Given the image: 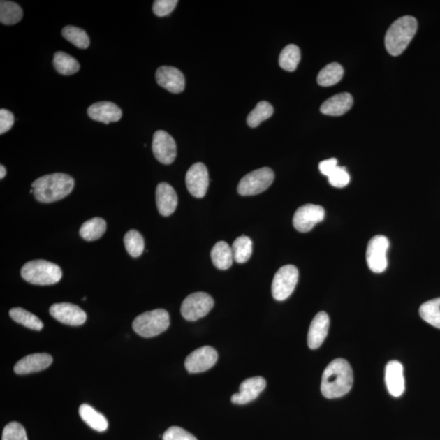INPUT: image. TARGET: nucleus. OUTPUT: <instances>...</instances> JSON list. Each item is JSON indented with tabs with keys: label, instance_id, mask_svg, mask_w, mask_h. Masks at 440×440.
Masks as SVG:
<instances>
[{
	"label": "nucleus",
	"instance_id": "obj_23",
	"mask_svg": "<svg viewBox=\"0 0 440 440\" xmlns=\"http://www.w3.org/2000/svg\"><path fill=\"white\" fill-rule=\"evenodd\" d=\"M210 256L214 265L219 270H228L233 265L232 247L227 242L221 241L215 244L210 252Z\"/></svg>",
	"mask_w": 440,
	"mask_h": 440
},
{
	"label": "nucleus",
	"instance_id": "obj_22",
	"mask_svg": "<svg viewBox=\"0 0 440 440\" xmlns=\"http://www.w3.org/2000/svg\"><path fill=\"white\" fill-rule=\"evenodd\" d=\"M353 98L349 93H340L330 98L321 107L322 114L330 116H341L351 110Z\"/></svg>",
	"mask_w": 440,
	"mask_h": 440
},
{
	"label": "nucleus",
	"instance_id": "obj_33",
	"mask_svg": "<svg viewBox=\"0 0 440 440\" xmlns=\"http://www.w3.org/2000/svg\"><path fill=\"white\" fill-rule=\"evenodd\" d=\"M273 107L267 101L258 102L256 108L249 112L247 117V124L249 127H257L263 121H265L273 115Z\"/></svg>",
	"mask_w": 440,
	"mask_h": 440
},
{
	"label": "nucleus",
	"instance_id": "obj_6",
	"mask_svg": "<svg viewBox=\"0 0 440 440\" xmlns=\"http://www.w3.org/2000/svg\"><path fill=\"white\" fill-rule=\"evenodd\" d=\"M275 175L269 168H263L244 175L240 181L237 191L242 196H253L264 192L273 183Z\"/></svg>",
	"mask_w": 440,
	"mask_h": 440
},
{
	"label": "nucleus",
	"instance_id": "obj_28",
	"mask_svg": "<svg viewBox=\"0 0 440 440\" xmlns=\"http://www.w3.org/2000/svg\"><path fill=\"white\" fill-rule=\"evenodd\" d=\"M54 67L62 75H72L80 71V63L75 58L64 52H57L53 58Z\"/></svg>",
	"mask_w": 440,
	"mask_h": 440
},
{
	"label": "nucleus",
	"instance_id": "obj_13",
	"mask_svg": "<svg viewBox=\"0 0 440 440\" xmlns=\"http://www.w3.org/2000/svg\"><path fill=\"white\" fill-rule=\"evenodd\" d=\"M152 149L156 160L165 165L173 163L177 154L175 140L161 130L155 132Z\"/></svg>",
	"mask_w": 440,
	"mask_h": 440
},
{
	"label": "nucleus",
	"instance_id": "obj_15",
	"mask_svg": "<svg viewBox=\"0 0 440 440\" xmlns=\"http://www.w3.org/2000/svg\"><path fill=\"white\" fill-rule=\"evenodd\" d=\"M267 381L262 376H254L244 380L239 388V393L232 396L235 404H247L256 399L259 394L266 388Z\"/></svg>",
	"mask_w": 440,
	"mask_h": 440
},
{
	"label": "nucleus",
	"instance_id": "obj_14",
	"mask_svg": "<svg viewBox=\"0 0 440 440\" xmlns=\"http://www.w3.org/2000/svg\"><path fill=\"white\" fill-rule=\"evenodd\" d=\"M185 182L191 195L197 198H203L207 193L209 186L207 166L202 163L193 164L186 174Z\"/></svg>",
	"mask_w": 440,
	"mask_h": 440
},
{
	"label": "nucleus",
	"instance_id": "obj_9",
	"mask_svg": "<svg viewBox=\"0 0 440 440\" xmlns=\"http://www.w3.org/2000/svg\"><path fill=\"white\" fill-rule=\"evenodd\" d=\"M389 244L388 239L383 235H378L370 239L367 247L366 261L372 272H383L388 267L386 252Z\"/></svg>",
	"mask_w": 440,
	"mask_h": 440
},
{
	"label": "nucleus",
	"instance_id": "obj_17",
	"mask_svg": "<svg viewBox=\"0 0 440 440\" xmlns=\"http://www.w3.org/2000/svg\"><path fill=\"white\" fill-rule=\"evenodd\" d=\"M330 328V317L325 311L317 313L312 320L307 335V344L311 349H319L327 337Z\"/></svg>",
	"mask_w": 440,
	"mask_h": 440
},
{
	"label": "nucleus",
	"instance_id": "obj_20",
	"mask_svg": "<svg viewBox=\"0 0 440 440\" xmlns=\"http://www.w3.org/2000/svg\"><path fill=\"white\" fill-rule=\"evenodd\" d=\"M52 355L47 353H36L24 356L14 366L17 374L23 375L46 369L52 363Z\"/></svg>",
	"mask_w": 440,
	"mask_h": 440
},
{
	"label": "nucleus",
	"instance_id": "obj_21",
	"mask_svg": "<svg viewBox=\"0 0 440 440\" xmlns=\"http://www.w3.org/2000/svg\"><path fill=\"white\" fill-rule=\"evenodd\" d=\"M156 203L160 214L169 217L178 205V197L175 189L168 183H160L156 189Z\"/></svg>",
	"mask_w": 440,
	"mask_h": 440
},
{
	"label": "nucleus",
	"instance_id": "obj_8",
	"mask_svg": "<svg viewBox=\"0 0 440 440\" xmlns=\"http://www.w3.org/2000/svg\"><path fill=\"white\" fill-rule=\"evenodd\" d=\"M212 296L204 292H196L185 298L181 306V314L186 321H195L208 314L214 307Z\"/></svg>",
	"mask_w": 440,
	"mask_h": 440
},
{
	"label": "nucleus",
	"instance_id": "obj_26",
	"mask_svg": "<svg viewBox=\"0 0 440 440\" xmlns=\"http://www.w3.org/2000/svg\"><path fill=\"white\" fill-rule=\"evenodd\" d=\"M9 316L12 319L29 329L41 331L43 328V323L38 317L32 314L22 307H14L9 311Z\"/></svg>",
	"mask_w": 440,
	"mask_h": 440
},
{
	"label": "nucleus",
	"instance_id": "obj_3",
	"mask_svg": "<svg viewBox=\"0 0 440 440\" xmlns=\"http://www.w3.org/2000/svg\"><path fill=\"white\" fill-rule=\"evenodd\" d=\"M418 31V21L412 16H404L396 20L388 29L385 37L386 50L391 56L402 53Z\"/></svg>",
	"mask_w": 440,
	"mask_h": 440
},
{
	"label": "nucleus",
	"instance_id": "obj_40",
	"mask_svg": "<svg viewBox=\"0 0 440 440\" xmlns=\"http://www.w3.org/2000/svg\"><path fill=\"white\" fill-rule=\"evenodd\" d=\"M15 119L12 112L2 109L0 110V135L6 133L11 130Z\"/></svg>",
	"mask_w": 440,
	"mask_h": 440
},
{
	"label": "nucleus",
	"instance_id": "obj_4",
	"mask_svg": "<svg viewBox=\"0 0 440 440\" xmlns=\"http://www.w3.org/2000/svg\"><path fill=\"white\" fill-rule=\"evenodd\" d=\"M24 281L37 286H52L61 281V268L43 259L29 261L24 264L21 270Z\"/></svg>",
	"mask_w": 440,
	"mask_h": 440
},
{
	"label": "nucleus",
	"instance_id": "obj_16",
	"mask_svg": "<svg viewBox=\"0 0 440 440\" xmlns=\"http://www.w3.org/2000/svg\"><path fill=\"white\" fill-rule=\"evenodd\" d=\"M156 80L159 85L175 94L182 92L185 87L183 73L175 67L161 66L156 72Z\"/></svg>",
	"mask_w": 440,
	"mask_h": 440
},
{
	"label": "nucleus",
	"instance_id": "obj_19",
	"mask_svg": "<svg viewBox=\"0 0 440 440\" xmlns=\"http://www.w3.org/2000/svg\"><path fill=\"white\" fill-rule=\"evenodd\" d=\"M87 115L93 120L109 124L110 122H119L122 119V112L115 103L101 101L88 108Z\"/></svg>",
	"mask_w": 440,
	"mask_h": 440
},
{
	"label": "nucleus",
	"instance_id": "obj_30",
	"mask_svg": "<svg viewBox=\"0 0 440 440\" xmlns=\"http://www.w3.org/2000/svg\"><path fill=\"white\" fill-rule=\"evenodd\" d=\"M419 314L428 324L440 329V298L424 302L420 307Z\"/></svg>",
	"mask_w": 440,
	"mask_h": 440
},
{
	"label": "nucleus",
	"instance_id": "obj_37",
	"mask_svg": "<svg viewBox=\"0 0 440 440\" xmlns=\"http://www.w3.org/2000/svg\"><path fill=\"white\" fill-rule=\"evenodd\" d=\"M329 182L335 188H344L350 183V175L344 166H337V168L329 177Z\"/></svg>",
	"mask_w": 440,
	"mask_h": 440
},
{
	"label": "nucleus",
	"instance_id": "obj_31",
	"mask_svg": "<svg viewBox=\"0 0 440 440\" xmlns=\"http://www.w3.org/2000/svg\"><path fill=\"white\" fill-rule=\"evenodd\" d=\"M301 59L300 49L295 44H290L283 49L279 57L280 66L288 72L295 71Z\"/></svg>",
	"mask_w": 440,
	"mask_h": 440
},
{
	"label": "nucleus",
	"instance_id": "obj_1",
	"mask_svg": "<svg viewBox=\"0 0 440 440\" xmlns=\"http://www.w3.org/2000/svg\"><path fill=\"white\" fill-rule=\"evenodd\" d=\"M353 384V372L349 362L336 359L326 367L321 380V393L327 399L342 397Z\"/></svg>",
	"mask_w": 440,
	"mask_h": 440
},
{
	"label": "nucleus",
	"instance_id": "obj_36",
	"mask_svg": "<svg viewBox=\"0 0 440 440\" xmlns=\"http://www.w3.org/2000/svg\"><path fill=\"white\" fill-rule=\"evenodd\" d=\"M2 440H28L26 430L18 423H10L3 430Z\"/></svg>",
	"mask_w": 440,
	"mask_h": 440
},
{
	"label": "nucleus",
	"instance_id": "obj_5",
	"mask_svg": "<svg viewBox=\"0 0 440 440\" xmlns=\"http://www.w3.org/2000/svg\"><path fill=\"white\" fill-rule=\"evenodd\" d=\"M170 316L164 309L144 312L135 318L132 324L137 335L143 337H153L168 329Z\"/></svg>",
	"mask_w": 440,
	"mask_h": 440
},
{
	"label": "nucleus",
	"instance_id": "obj_41",
	"mask_svg": "<svg viewBox=\"0 0 440 440\" xmlns=\"http://www.w3.org/2000/svg\"><path fill=\"white\" fill-rule=\"evenodd\" d=\"M337 160L336 159H330L322 161L319 164V170L321 174L329 176L334 173L337 168Z\"/></svg>",
	"mask_w": 440,
	"mask_h": 440
},
{
	"label": "nucleus",
	"instance_id": "obj_34",
	"mask_svg": "<svg viewBox=\"0 0 440 440\" xmlns=\"http://www.w3.org/2000/svg\"><path fill=\"white\" fill-rule=\"evenodd\" d=\"M61 34L66 41L71 42L78 48L87 49L90 45L89 37L82 29L68 26L63 28Z\"/></svg>",
	"mask_w": 440,
	"mask_h": 440
},
{
	"label": "nucleus",
	"instance_id": "obj_39",
	"mask_svg": "<svg viewBox=\"0 0 440 440\" xmlns=\"http://www.w3.org/2000/svg\"><path fill=\"white\" fill-rule=\"evenodd\" d=\"M163 440H198L192 434L186 432L183 428L173 427L166 430Z\"/></svg>",
	"mask_w": 440,
	"mask_h": 440
},
{
	"label": "nucleus",
	"instance_id": "obj_42",
	"mask_svg": "<svg viewBox=\"0 0 440 440\" xmlns=\"http://www.w3.org/2000/svg\"><path fill=\"white\" fill-rule=\"evenodd\" d=\"M7 171L3 165L0 166V179H3L6 175Z\"/></svg>",
	"mask_w": 440,
	"mask_h": 440
},
{
	"label": "nucleus",
	"instance_id": "obj_12",
	"mask_svg": "<svg viewBox=\"0 0 440 440\" xmlns=\"http://www.w3.org/2000/svg\"><path fill=\"white\" fill-rule=\"evenodd\" d=\"M49 312L54 319L68 325H82L87 321L86 312L72 303H55L51 306Z\"/></svg>",
	"mask_w": 440,
	"mask_h": 440
},
{
	"label": "nucleus",
	"instance_id": "obj_7",
	"mask_svg": "<svg viewBox=\"0 0 440 440\" xmlns=\"http://www.w3.org/2000/svg\"><path fill=\"white\" fill-rule=\"evenodd\" d=\"M298 281V270L288 264L277 272L272 284V296L276 300L283 301L292 295Z\"/></svg>",
	"mask_w": 440,
	"mask_h": 440
},
{
	"label": "nucleus",
	"instance_id": "obj_2",
	"mask_svg": "<svg viewBox=\"0 0 440 440\" xmlns=\"http://www.w3.org/2000/svg\"><path fill=\"white\" fill-rule=\"evenodd\" d=\"M34 198L43 203L57 202L67 197L75 187V180L64 173L46 175L34 180L31 184Z\"/></svg>",
	"mask_w": 440,
	"mask_h": 440
},
{
	"label": "nucleus",
	"instance_id": "obj_24",
	"mask_svg": "<svg viewBox=\"0 0 440 440\" xmlns=\"http://www.w3.org/2000/svg\"><path fill=\"white\" fill-rule=\"evenodd\" d=\"M78 412L83 422L96 432H105L109 427V423L105 416L97 412L91 406L83 404L80 406Z\"/></svg>",
	"mask_w": 440,
	"mask_h": 440
},
{
	"label": "nucleus",
	"instance_id": "obj_38",
	"mask_svg": "<svg viewBox=\"0 0 440 440\" xmlns=\"http://www.w3.org/2000/svg\"><path fill=\"white\" fill-rule=\"evenodd\" d=\"M177 3V0H156L153 5V12L158 17L168 16L173 12Z\"/></svg>",
	"mask_w": 440,
	"mask_h": 440
},
{
	"label": "nucleus",
	"instance_id": "obj_27",
	"mask_svg": "<svg viewBox=\"0 0 440 440\" xmlns=\"http://www.w3.org/2000/svg\"><path fill=\"white\" fill-rule=\"evenodd\" d=\"M344 68L339 63H331L323 68L317 76L318 85L330 87L337 85L344 76Z\"/></svg>",
	"mask_w": 440,
	"mask_h": 440
},
{
	"label": "nucleus",
	"instance_id": "obj_25",
	"mask_svg": "<svg viewBox=\"0 0 440 440\" xmlns=\"http://www.w3.org/2000/svg\"><path fill=\"white\" fill-rule=\"evenodd\" d=\"M107 228L105 220L96 217L87 220L83 223L80 230L82 238L88 242L96 241L105 234Z\"/></svg>",
	"mask_w": 440,
	"mask_h": 440
},
{
	"label": "nucleus",
	"instance_id": "obj_10",
	"mask_svg": "<svg viewBox=\"0 0 440 440\" xmlns=\"http://www.w3.org/2000/svg\"><path fill=\"white\" fill-rule=\"evenodd\" d=\"M325 215V209L319 205L306 204L298 208L293 218V227L300 233H307L321 223Z\"/></svg>",
	"mask_w": 440,
	"mask_h": 440
},
{
	"label": "nucleus",
	"instance_id": "obj_18",
	"mask_svg": "<svg viewBox=\"0 0 440 440\" xmlns=\"http://www.w3.org/2000/svg\"><path fill=\"white\" fill-rule=\"evenodd\" d=\"M385 381L389 393L394 397H399L404 393V368L397 360L388 362L386 366Z\"/></svg>",
	"mask_w": 440,
	"mask_h": 440
},
{
	"label": "nucleus",
	"instance_id": "obj_11",
	"mask_svg": "<svg viewBox=\"0 0 440 440\" xmlns=\"http://www.w3.org/2000/svg\"><path fill=\"white\" fill-rule=\"evenodd\" d=\"M218 353L212 346H205L195 350L185 360V368L189 374H198L212 369L217 363Z\"/></svg>",
	"mask_w": 440,
	"mask_h": 440
},
{
	"label": "nucleus",
	"instance_id": "obj_32",
	"mask_svg": "<svg viewBox=\"0 0 440 440\" xmlns=\"http://www.w3.org/2000/svg\"><path fill=\"white\" fill-rule=\"evenodd\" d=\"M232 251L235 261L238 263H247L253 251L251 239L247 236L237 237L233 244Z\"/></svg>",
	"mask_w": 440,
	"mask_h": 440
},
{
	"label": "nucleus",
	"instance_id": "obj_35",
	"mask_svg": "<svg viewBox=\"0 0 440 440\" xmlns=\"http://www.w3.org/2000/svg\"><path fill=\"white\" fill-rule=\"evenodd\" d=\"M124 244L126 251L133 258L141 256L145 249V241L142 235L136 230L127 232L124 237Z\"/></svg>",
	"mask_w": 440,
	"mask_h": 440
},
{
	"label": "nucleus",
	"instance_id": "obj_29",
	"mask_svg": "<svg viewBox=\"0 0 440 440\" xmlns=\"http://www.w3.org/2000/svg\"><path fill=\"white\" fill-rule=\"evenodd\" d=\"M23 17L22 8L12 1L0 2V22L6 26L18 23Z\"/></svg>",
	"mask_w": 440,
	"mask_h": 440
}]
</instances>
